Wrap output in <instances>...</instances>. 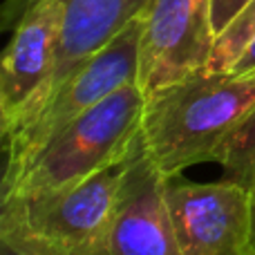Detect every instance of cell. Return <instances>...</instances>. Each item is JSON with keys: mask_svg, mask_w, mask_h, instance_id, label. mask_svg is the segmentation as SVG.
I'll return each instance as SVG.
<instances>
[{"mask_svg": "<svg viewBox=\"0 0 255 255\" xmlns=\"http://www.w3.org/2000/svg\"><path fill=\"white\" fill-rule=\"evenodd\" d=\"M34 2V0H7L2 9V22L7 29H13V25L18 22V18L27 11V7Z\"/></svg>", "mask_w": 255, "mask_h": 255, "instance_id": "obj_14", "label": "cell"}, {"mask_svg": "<svg viewBox=\"0 0 255 255\" xmlns=\"http://www.w3.org/2000/svg\"><path fill=\"white\" fill-rule=\"evenodd\" d=\"M0 255H20V253H18L13 247H9L7 242H0Z\"/></svg>", "mask_w": 255, "mask_h": 255, "instance_id": "obj_15", "label": "cell"}, {"mask_svg": "<svg viewBox=\"0 0 255 255\" xmlns=\"http://www.w3.org/2000/svg\"><path fill=\"white\" fill-rule=\"evenodd\" d=\"M255 108V74H197L145 97L141 139L163 177L215 161L235 126Z\"/></svg>", "mask_w": 255, "mask_h": 255, "instance_id": "obj_1", "label": "cell"}, {"mask_svg": "<svg viewBox=\"0 0 255 255\" xmlns=\"http://www.w3.org/2000/svg\"><path fill=\"white\" fill-rule=\"evenodd\" d=\"M61 2L34 0L13 25L11 40L0 67V130L2 136L31 117L43 99L56 67Z\"/></svg>", "mask_w": 255, "mask_h": 255, "instance_id": "obj_7", "label": "cell"}, {"mask_svg": "<svg viewBox=\"0 0 255 255\" xmlns=\"http://www.w3.org/2000/svg\"><path fill=\"white\" fill-rule=\"evenodd\" d=\"M253 199V249H255V195H251Z\"/></svg>", "mask_w": 255, "mask_h": 255, "instance_id": "obj_16", "label": "cell"}, {"mask_svg": "<svg viewBox=\"0 0 255 255\" xmlns=\"http://www.w3.org/2000/svg\"><path fill=\"white\" fill-rule=\"evenodd\" d=\"M163 186L181 255H255L247 188L224 177L193 181L184 175L166 177Z\"/></svg>", "mask_w": 255, "mask_h": 255, "instance_id": "obj_5", "label": "cell"}, {"mask_svg": "<svg viewBox=\"0 0 255 255\" xmlns=\"http://www.w3.org/2000/svg\"><path fill=\"white\" fill-rule=\"evenodd\" d=\"M58 2H61L58 54L47 97L90 56H94L134 18H139L148 0H58Z\"/></svg>", "mask_w": 255, "mask_h": 255, "instance_id": "obj_9", "label": "cell"}, {"mask_svg": "<svg viewBox=\"0 0 255 255\" xmlns=\"http://www.w3.org/2000/svg\"><path fill=\"white\" fill-rule=\"evenodd\" d=\"M222 177L255 195V108L231 130L215 154Z\"/></svg>", "mask_w": 255, "mask_h": 255, "instance_id": "obj_10", "label": "cell"}, {"mask_svg": "<svg viewBox=\"0 0 255 255\" xmlns=\"http://www.w3.org/2000/svg\"><path fill=\"white\" fill-rule=\"evenodd\" d=\"M229 74H233V76H251V74H255V38L244 47V52L238 56V61L231 65Z\"/></svg>", "mask_w": 255, "mask_h": 255, "instance_id": "obj_13", "label": "cell"}, {"mask_svg": "<svg viewBox=\"0 0 255 255\" xmlns=\"http://www.w3.org/2000/svg\"><path fill=\"white\" fill-rule=\"evenodd\" d=\"M251 0H211V20H213V29L215 36L242 11Z\"/></svg>", "mask_w": 255, "mask_h": 255, "instance_id": "obj_12", "label": "cell"}, {"mask_svg": "<svg viewBox=\"0 0 255 255\" xmlns=\"http://www.w3.org/2000/svg\"><path fill=\"white\" fill-rule=\"evenodd\" d=\"M121 163L74 186L2 197L0 242L20 255H108Z\"/></svg>", "mask_w": 255, "mask_h": 255, "instance_id": "obj_2", "label": "cell"}, {"mask_svg": "<svg viewBox=\"0 0 255 255\" xmlns=\"http://www.w3.org/2000/svg\"><path fill=\"white\" fill-rule=\"evenodd\" d=\"M255 38V0L247 4L220 34L211 49V58L206 63V74H224L231 70L238 56Z\"/></svg>", "mask_w": 255, "mask_h": 255, "instance_id": "obj_11", "label": "cell"}, {"mask_svg": "<svg viewBox=\"0 0 255 255\" xmlns=\"http://www.w3.org/2000/svg\"><path fill=\"white\" fill-rule=\"evenodd\" d=\"M213 43L211 0H148L141 13L136 79L143 97L204 72Z\"/></svg>", "mask_w": 255, "mask_h": 255, "instance_id": "obj_6", "label": "cell"}, {"mask_svg": "<svg viewBox=\"0 0 255 255\" xmlns=\"http://www.w3.org/2000/svg\"><path fill=\"white\" fill-rule=\"evenodd\" d=\"M145 97L139 83L117 90L52 136L25 166L2 179V197L74 186L119 166L141 130Z\"/></svg>", "mask_w": 255, "mask_h": 255, "instance_id": "obj_3", "label": "cell"}, {"mask_svg": "<svg viewBox=\"0 0 255 255\" xmlns=\"http://www.w3.org/2000/svg\"><path fill=\"white\" fill-rule=\"evenodd\" d=\"M163 181L139 132L121 163L108 255H181Z\"/></svg>", "mask_w": 255, "mask_h": 255, "instance_id": "obj_8", "label": "cell"}, {"mask_svg": "<svg viewBox=\"0 0 255 255\" xmlns=\"http://www.w3.org/2000/svg\"><path fill=\"white\" fill-rule=\"evenodd\" d=\"M141 16L115 36L103 49L90 56L72 76H67L45 103L22 124L2 136L7 148L4 177L18 172L56 132L79 119L117 90L139 79Z\"/></svg>", "mask_w": 255, "mask_h": 255, "instance_id": "obj_4", "label": "cell"}]
</instances>
